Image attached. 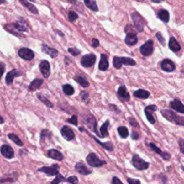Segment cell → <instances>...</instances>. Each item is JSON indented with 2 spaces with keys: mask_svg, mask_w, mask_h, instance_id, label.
Here are the masks:
<instances>
[{
  "mask_svg": "<svg viewBox=\"0 0 184 184\" xmlns=\"http://www.w3.org/2000/svg\"><path fill=\"white\" fill-rule=\"evenodd\" d=\"M161 114L169 122H173L177 125L184 126V117L177 116V114H176L171 110L163 109L161 110Z\"/></svg>",
  "mask_w": 184,
  "mask_h": 184,
  "instance_id": "cell-1",
  "label": "cell"
},
{
  "mask_svg": "<svg viewBox=\"0 0 184 184\" xmlns=\"http://www.w3.org/2000/svg\"><path fill=\"white\" fill-rule=\"evenodd\" d=\"M122 65L126 66H135L136 62L135 60L132 59L130 58H126V57H117L115 56L113 58V66L117 69L121 68Z\"/></svg>",
  "mask_w": 184,
  "mask_h": 184,
  "instance_id": "cell-2",
  "label": "cell"
},
{
  "mask_svg": "<svg viewBox=\"0 0 184 184\" xmlns=\"http://www.w3.org/2000/svg\"><path fill=\"white\" fill-rule=\"evenodd\" d=\"M87 162L90 166L95 167V168H99V167L107 164L106 161L100 160L99 157L97 155V154L94 153H92L88 155V156L87 157Z\"/></svg>",
  "mask_w": 184,
  "mask_h": 184,
  "instance_id": "cell-3",
  "label": "cell"
},
{
  "mask_svg": "<svg viewBox=\"0 0 184 184\" xmlns=\"http://www.w3.org/2000/svg\"><path fill=\"white\" fill-rule=\"evenodd\" d=\"M132 165L139 171L146 170L148 168L149 163L143 160L138 155L134 154L132 157Z\"/></svg>",
  "mask_w": 184,
  "mask_h": 184,
  "instance_id": "cell-4",
  "label": "cell"
},
{
  "mask_svg": "<svg viewBox=\"0 0 184 184\" xmlns=\"http://www.w3.org/2000/svg\"><path fill=\"white\" fill-rule=\"evenodd\" d=\"M132 19L134 22V24L137 30L139 33H141L144 30V27L145 25V23L144 19L142 18L140 14L138 12H134L132 14Z\"/></svg>",
  "mask_w": 184,
  "mask_h": 184,
  "instance_id": "cell-5",
  "label": "cell"
},
{
  "mask_svg": "<svg viewBox=\"0 0 184 184\" xmlns=\"http://www.w3.org/2000/svg\"><path fill=\"white\" fill-rule=\"evenodd\" d=\"M96 60H97V57H96L94 54H87V55H83L82 57L81 60V64L85 68H90L92 66H94Z\"/></svg>",
  "mask_w": 184,
  "mask_h": 184,
  "instance_id": "cell-6",
  "label": "cell"
},
{
  "mask_svg": "<svg viewBox=\"0 0 184 184\" xmlns=\"http://www.w3.org/2000/svg\"><path fill=\"white\" fill-rule=\"evenodd\" d=\"M59 166L58 164H53L51 166H44L43 168L38 169V171L45 173L49 176H57L59 173Z\"/></svg>",
  "mask_w": 184,
  "mask_h": 184,
  "instance_id": "cell-7",
  "label": "cell"
},
{
  "mask_svg": "<svg viewBox=\"0 0 184 184\" xmlns=\"http://www.w3.org/2000/svg\"><path fill=\"white\" fill-rule=\"evenodd\" d=\"M19 57L25 60H31L35 57V53L33 50L28 48H22L18 50Z\"/></svg>",
  "mask_w": 184,
  "mask_h": 184,
  "instance_id": "cell-8",
  "label": "cell"
},
{
  "mask_svg": "<svg viewBox=\"0 0 184 184\" xmlns=\"http://www.w3.org/2000/svg\"><path fill=\"white\" fill-rule=\"evenodd\" d=\"M83 122L86 125H87L88 127H89L91 130L94 132L98 136H100L99 133H98V131L97 129V122H96V119L94 117V116H92V115H90V116H86L85 119H83Z\"/></svg>",
  "mask_w": 184,
  "mask_h": 184,
  "instance_id": "cell-9",
  "label": "cell"
},
{
  "mask_svg": "<svg viewBox=\"0 0 184 184\" xmlns=\"http://www.w3.org/2000/svg\"><path fill=\"white\" fill-rule=\"evenodd\" d=\"M140 53L144 56H150L153 52V41L149 40L139 48Z\"/></svg>",
  "mask_w": 184,
  "mask_h": 184,
  "instance_id": "cell-10",
  "label": "cell"
},
{
  "mask_svg": "<svg viewBox=\"0 0 184 184\" xmlns=\"http://www.w3.org/2000/svg\"><path fill=\"white\" fill-rule=\"evenodd\" d=\"M23 75V71L19 69H13L11 71L7 73L5 78V82L7 85H11L13 83L14 78L21 76Z\"/></svg>",
  "mask_w": 184,
  "mask_h": 184,
  "instance_id": "cell-11",
  "label": "cell"
},
{
  "mask_svg": "<svg viewBox=\"0 0 184 184\" xmlns=\"http://www.w3.org/2000/svg\"><path fill=\"white\" fill-rule=\"evenodd\" d=\"M40 70L42 74L45 78H48L50 74V66L48 60H42L40 66Z\"/></svg>",
  "mask_w": 184,
  "mask_h": 184,
  "instance_id": "cell-12",
  "label": "cell"
},
{
  "mask_svg": "<svg viewBox=\"0 0 184 184\" xmlns=\"http://www.w3.org/2000/svg\"><path fill=\"white\" fill-rule=\"evenodd\" d=\"M61 134L63 137V138H65L66 140L68 141H71L75 137V134L73 131L72 130L70 127H68V126H63L61 129Z\"/></svg>",
  "mask_w": 184,
  "mask_h": 184,
  "instance_id": "cell-13",
  "label": "cell"
},
{
  "mask_svg": "<svg viewBox=\"0 0 184 184\" xmlns=\"http://www.w3.org/2000/svg\"><path fill=\"white\" fill-rule=\"evenodd\" d=\"M156 110H157V107L155 106V105H150V106L147 107L145 108V113L146 117L148 121L150 122V123L154 124L155 122V119L153 117L152 112H155Z\"/></svg>",
  "mask_w": 184,
  "mask_h": 184,
  "instance_id": "cell-14",
  "label": "cell"
},
{
  "mask_svg": "<svg viewBox=\"0 0 184 184\" xmlns=\"http://www.w3.org/2000/svg\"><path fill=\"white\" fill-rule=\"evenodd\" d=\"M161 68L164 71L172 72L176 69V66L172 60L169 59H164L161 63Z\"/></svg>",
  "mask_w": 184,
  "mask_h": 184,
  "instance_id": "cell-15",
  "label": "cell"
},
{
  "mask_svg": "<svg viewBox=\"0 0 184 184\" xmlns=\"http://www.w3.org/2000/svg\"><path fill=\"white\" fill-rule=\"evenodd\" d=\"M1 153L7 159H11L14 157V150L8 145H3L1 147Z\"/></svg>",
  "mask_w": 184,
  "mask_h": 184,
  "instance_id": "cell-16",
  "label": "cell"
},
{
  "mask_svg": "<svg viewBox=\"0 0 184 184\" xmlns=\"http://www.w3.org/2000/svg\"><path fill=\"white\" fill-rule=\"evenodd\" d=\"M117 96L120 99L123 100V101H129V98H130L129 92H127L124 86H120L118 91H117Z\"/></svg>",
  "mask_w": 184,
  "mask_h": 184,
  "instance_id": "cell-17",
  "label": "cell"
},
{
  "mask_svg": "<svg viewBox=\"0 0 184 184\" xmlns=\"http://www.w3.org/2000/svg\"><path fill=\"white\" fill-rule=\"evenodd\" d=\"M14 27L19 33H23V32H28L29 27L28 23H26L24 19H19L17 23H14Z\"/></svg>",
  "mask_w": 184,
  "mask_h": 184,
  "instance_id": "cell-18",
  "label": "cell"
},
{
  "mask_svg": "<svg viewBox=\"0 0 184 184\" xmlns=\"http://www.w3.org/2000/svg\"><path fill=\"white\" fill-rule=\"evenodd\" d=\"M48 157L53 159V160L61 161L63 159V155L55 149H50L48 151Z\"/></svg>",
  "mask_w": 184,
  "mask_h": 184,
  "instance_id": "cell-19",
  "label": "cell"
},
{
  "mask_svg": "<svg viewBox=\"0 0 184 184\" xmlns=\"http://www.w3.org/2000/svg\"><path fill=\"white\" fill-rule=\"evenodd\" d=\"M75 169L78 173L81 174V175L83 176H87L92 173V171L89 170V169L82 163H77L76 164Z\"/></svg>",
  "mask_w": 184,
  "mask_h": 184,
  "instance_id": "cell-20",
  "label": "cell"
},
{
  "mask_svg": "<svg viewBox=\"0 0 184 184\" xmlns=\"http://www.w3.org/2000/svg\"><path fill=\"white\" fill-rule=\"evenodd\" d=\"M170 107L171 109L176 110V111L184 114V105L182 104V102H181L180 100L176 99H174L173 101L171 102Z\"/></svg>",
  "mask_w": 184,
  "mask_h": 184,
  "instance_id": "cell-21",
  "label": "cell"
},
{
  "mask_svg": "<svg viewBox=\"0 0 184 184\" xmlns=\"http://www.w3.org/2000/svg\"><path fill=\"white\" fill-rule=\"evenodd\" d=\"M137 40H138V39H137V35L134 32L127 33L126 38H125V43L129 46L136 45Z\"/></svg>",
  "mask_w": 184,
  "mask_h": 184,
  "instance_id": "cell-22",
  "label": "cell"
},
{
  "mask_svg": "<svg viewBox=\"0 0 184 184\" xmlns=\"http://www.w3.org/2000/svg\"><path fill=\"white\" fill-rule=\"evenodd\" d=\"M149 146L150 147V148L153 150L154 152H155L156 153H158V154L160 155L162 158L164 159V160H169V158H171V155L170 154L165 153V152H163L160 148H158V147H157L154 143H150L149 144Z\"/></svg>",
  "mask_w": 184,
  "mask_h": 184,
  "instance_id": "cell-23",
  "label": "cell"
},
{
  "mask_svg": "<svg viewBox=\"0 0 184 184\" xmlns=\"http://www.w3.org/2000/svg\"><path fill=\"white\" fill-rule=\"evenodd\" d=\"M109 68V61L106 54H102L101 58H100L99 68L102 71H105Z\"/></svg>",
  "mask_w": 184,
  "mask_h": 184,
  "instance_id": "cell-24",
  "label": "cell"
},
{
  "mask_svg": "<svg viewBox=\"0 0 184 184\" xmlns=\"http://www.w3.org/2000/svg\"><path fill=\"white\" fill-rule=\"evenodd\" d=\"M42 51H43V53L48 54V55H50L52 58H56L58 55V52L56 49L49 48L48 46L46 45H43V47H42Z\"/></svg>",
  "mask_w": 184,
  "mask_h": 184,
  "instance_id": "cell-25",
  "label": "cell"
},
{
  "mask_svg": "<svg viewBox=\"0 0 184 184\" xmlns=\"http://www.w3.org/2000/svg\"><path fill=\"white\" fill-rule=\"evenodd\" d=\"M43 83V80L40 79V78H36V79L33 80V81L30 83V84L29 85L28 89L30 92H34V91H36L40 88L42 84Z\"/></svg>",
  "mask_w": 184,
  "mask_h": 184,
  "instance_id": "cell-26",
  "label": "cell"
},
{
  "mask_svg": "<svg viewBox=\"0 0 184 184\" xmlns=\"http://www.w3.org/2000/svg\"><path fill=\"white\" fill-rule=\"evenodd\" d=\"M169 48L171 49V50L173 51V52H178L181 50V46L179 45V43L177 42V40H176L175 38H170V40H169Z\"/></svg>",
  "mask_w": 184,
  "mask_h": 184,
  "instance_id": "cell-27",
  "label": "cell"
},
{
  "mask_svg": "<svg viewBox=\"0 0 184 184\" xmlns=\"http://www.w3.org/2000/svg\"><path fill=\"white\" fill-rule=\"evenodd\" d=\"M19 2L23 4V5L28 9L29 11H30L31 13L33 14H38V9L36 8V7L33 5V4L30 3V2H28V1H24V0H20Z\"/></svg>",
  "mask_w": 184,
  "mask_h": 184,
  "instance_id": "cell-28",
  "label": "cell"
},
{
  "mask_svg": "<svg viewBox=\"0 0 184 184\" xmlns=\"http://www.w3.org/2000/svg\"><path fill=\"white\" fill-rule=\"evenodd\" d=\"M150 94L149 92L143 89H138L134 92V97L139 98V99H148L150 97Z\"/></svg>",
  "mask_w": 184,
  "mask_h": 184,
  "instance_id": "cell-29",
  "label": "cell"
},
{
  "mask_svg": "<svg viewBox=\"0 0 184 184\" xmlns=\"http://www.w3.org/2000/svg\"><path fill=\"white\" fill-rule=\"evenodd\" d=\"M158 16L159 19H160L162 21L165 22V23H168L169 22L170 15H169V12L166 9H160L158 12Z\"/></svg>",
  "mask_w": 184,
  "mask_h": 184,
  "instance_id": "cell-30",
  "label": "cell"
},
{
  "mask_svg": "<svg viewBox=\"0 0 184 184\" xmlns=\"http://www.w3.org/2000/svg\"><path fill=\"white\" fill-rule=\"evenodd\" d=\"M75 79L76 81V82L78 83L83 87V88H87L89 87V83L88 82V81L87 80V78L85 77H83L81 75H77L75 77Z\"/></svg>",
  "mask_w": 184,
  "mask_h": 184,
  "instance_id": "cell-31",
  "label": "cell"
},
{
  "mask_svg": "<svg viewBox=\"0 0 184 184\" xmlns=\"http://www.w3.org/2000/svg\"><path fill=\"white\" fill-rule=\"evenodd\" d=\"M4 28H5V30L8 31L9 33L13 34L14 35L19 36V35H20V33H19V32L17 30L15 27H14V23L6 24V25L4 26Z\"/></svg>",
  "mask_w": 184,
  "mask_h": 184,
  "instance_id": "cell-32",
  "label": "cell"
},
{
  "mask_svg": "<svg viewBox=\"0 0 184 184\" xmlns=\"http://www.w3.org/2000/svg\"><path fill=\"white\" fill-rule=\"evenodd\" d=\"M109 125V122L106 121L100 127V132H101V137H106L109 136V132H108V127Z\"/></svg>",
  "mask_w": 184,
  "mask_h": 184,
  "instance_id": "cell-33",
  "label": "cell"
},
{
  "mask_svg": "<svg viewBox=\"0 0 184 184\" xmlns=\"http://www.w3.org/2000/svg\"><path fill=\"white\" fill-rule=\"evenodd\" d=\"M84 4H86L88 8L90 9L91 10L94 11V12H98L99 11V8L97 5V2L96 1H90V0H86L84 1Z\"/></svg>",
  "mask_w": 184,
  "mask_h": 184,
  "instance_id": "cell-34",
  "label": "cell"
},
{
  "mask_svg": "<svg viewBox=\"0 0 184 184\" xmlns=\"http://www.w3.org/2000/svg\"><path fill=\"white\" fill-rule=\"evenodd\" d=\"M93 138H94V140L97 142V143H99L100 145H102L103 148H105L106 150H107L109 151H112L113 149H114V148H113V145H112V143H109V142H108V143H102V142H100L99 139H98L97 138H96L95 137H92Z\"/></svg>",
  "mask_w": 184,
  "mask_h": 184,
  "instance_id": "cell-35",
  "label": "cell"
},
{
  "mask_svg": "<svg viewBox=\"0 0 184 184\" xmlns=\"http://www.w3.org/2000/svg\"><path fill=\"white\" fill-rule=\"evenodd\" d=\"M117 131H118L119 135L121 136L122 138H127V137L129 136V130L126 127H119L118 129H117Z\"/></svg>",
  "mask_w": 184,
  "mask_h": 184,
  "instance_id": "cell-36",
  "label": "cell"
},
{
  "mask_svg": "<svg viewBox=\"0 0 184 184\" xmlns=\"http://www.w3.org/2000/svg\"><path fill=\"white\" fill-rule=\"evenodd\" d=\"M8 137L16 145H18L23 146V143L21 141V139L19 138V137L18 135H16V134H14L13 133H9L8 134Z\"/></svg>",
  "mask_w": 184,
  "mask_h": 184,
  "instance_id": "cell-37",
  "label": "cell"
},
{
  "mask_svg": "<svg viewBox=\"0 0 184 184\" xmlns=\"http://www.w3.org/2000/svg\"><path fill=\"white\" fill-rule=\"evenodd\" d=\"M63 91L66 95L71 96L74 94V89L69 84H65L63 86Z\"/></svg>",
  "mask_w": 184,
  "mask_h": 184,
  "instance_id": "cell-38",
  "label": "cell"
},
{
  "mask_svg": "<svg viewBox=\"0 0 184 184\" xmlns=\"http://www.w3.org/2000/svg\"><path fill=\"white\" fill-rule=\"evenodd\" d=\"M63 182H67V179L63 177L61 174L58 173L50 184H59L60 182H63Z\"/></svg>",
  "mask_w": 184,
  "mask_h": 184,
  "instance_id": "cell-39",
  "label": "cell"
},
{
  "mask_svg": "<svg viewBox=\"0 0 184 184\" xmlns=\"http://www.w3.org/2000/svg\"><path fill=\"white\" fill-rule=\"evenodd\" d=\"M38 99H40L42 102L44 103V104H45L48 107H49V108L53 107V104L50 101H49L48 99H46L45 97H44L42 95H39V94L38 95Z\"/></svg>",
  "mask_w": 184,
  "mask_h": 184,
  "instance_id": "cell-40",
  "label": "cell"
},
{
  "mask_svg": "<svg viewBox=\"0 0 184 184\" xmlns=\"http://www.w3.org/2000/svg\"><path fill=\"white\" fill-rule=\"evenodd\" d=\"M68 19H69L70 22H74L75 20H76L78 18V15L75 12L73 11H69L68 12Z\"/></svg>",
  "mask_w": 184,
  "mask_h": 184,
  "instance_id": "cell-41",
  "label": "cell"
},
{
  "mask_svg": "<svg viewBox=\"0 0 184 184\" xmlns=\"http://www.w3.org/2000/svg\"><path fill=\"white\" fill-rule=\"evenodd\" d=\"M67 122H68V123L72 124L73 125H75V126H77V124H78L77 116L76 115H73L71 118L67 119Z\"/></svg>",
  "mask_w": 184,
  "mask_h": 184,
  "instance_id": "cell-42",
  "label": "cell"
},
{
  "mask_svg": "<svg viewBox=\"0 0 184 184\" xmlns=\"http://www.w3.org/2000/svg\"><path fill=\"white\" fill-rule=\"evenodd\" d=\"M68 52H69L73 56H76L78 54L81 53V50H78V49L76 48H68Z\"/></svg>",
  "mask_w": 184,
  "mask_h": 184,
  "instance_id": "cell-43",
  "label": "cell"
},
{
  "mask_svg": "<svg viewBox=\"0 0 184 184\" xmlns=\"http://www.w3.org/2000/svg\"><path fill=\"white\" fill-rule=\"evenodd\" d=\"M81 97V99L82 101H83L84 102H88L89 101V93L87 92H81V94H80Z\"/></svg>",
  "mask_w": 184,
  "mask_h": 184,
  "instance_id": "cell-44",
  "label": "cell"
},
{
  "mask_svg": "<svg viewBox=\"0 0 184 184\" xmlns=\"http://www.w3.org/2000/svg\"><path fill=\"white\" fill-rule=\"evenodd\" d=\"M67 182L71 183V184H77L78 182V179L75 176H70L69 178H67Z\"/></svg>",
  "mask_w": 184,
  "mask_h": 184,
  "instance_id": "cell-45",
  "label": "cell"
},
{
  "mask_svg": "<svg viewBox=\"0 0 184 184\" xmlns=\"http://www.w3.org/2000/svg\"><path fill=\"white\" fill-rule=\"evenodd\" d=\"M48 135V136H51V133H50V131H48V129H43V130H42L41 135H40L41 139H45V137H47Z\"/></svg>",
  "mask_w": 184,
  "mask_h": 184,
  "instance_id": "cell-46",
  "label": "cell"
},
{
  "mask_svg": "<svg viewBox=\"0 0 184 184\" xmlns=\"http://www.w3.org/2000/svg\"><path fill=\"white\" fill-rule=\"evenodd\" d=\"M156 38L158 39L159 42H160L162 45H165V39H164L163 37L162 36L160 33H156Z\"/></svg>",
  "mask_w": 184,
  "mask_h": 184,
  "instance_id": "cell-47",
  "label": "cell"
},
{
  "mask_svg": "<svg viewBox=\"0 0 184 184\" xmlns=\"http://www.w3.org/2000/svg\"><path fill=\"white\" fill-rule=\"evenodd\" d=\"M127 182L129 184H141L140 181L139 180L134 178H127Z\"/></svg>",
  "mask_w": 184,
  "mask_h": 184,
  "instance_id": "cell-48",
  "label": "cell"
},
{
  "mask_svg": "<svg viewBox=\"0 0 184 184\" xmlns=\"http://www.w3.org/2000/svg\"><path fill=\"white\" fill-rule=\"evenodd\" d=\"M179 147H180L181 153L184 154V139H179Z\"/></svg>",
  "mask_w": 184,
  "mask_h": 184,
  "instance_id": "cell-49",
  "label": "cell"
},
{
  "mask_svg": "<svg viewBox=\"0 0 184 184\" xmlns=\"http://www.w3.org/2000/svg\"><path fill=\"white\" fill-rule=\"evenodd\" d=\"M92 44L93 47H94V48H97L98 46L99 45V40H97V39L94 38V39H92Z\"/></svg>",
  "mask_w": 184,
  "mask_h": 184,
  "instance_id": "cell-50",
  "label": "cell"
},
{
  "mask_svg": "<svg viewBox=\"0 0 184 184\" xmlns=\"http://www.w3.org/2000/svg\"><path fill=\"white\" fill-rule=\"evenodd\" d=\"M129 120H130V121H129V124H130L132 127H139V124L137 123L136 121H135V120H134V119L130 118V119H129Z\"/></svg>",
  "mask_w": 184,
  "mask_h": 184,
  "instance_id": "cell-51",
  "label": "cell"
},
{
  "mask_svg": "<svg viewBox=\"0 0 184 184\" xmlns=\"http://www.w3.org/2000/svg\"><path fill=\"white\" fill-rule=\"evenodd\" d=\"M112 184H123L117 177H113Z\"/></svg>",
  "mask_w": 184,
  "mask_h": 184,
  "instance_id": "cell-52",
  "label": "cell"
},
{
  "mask_svg": "<svg viewBox=\"0 0 184 184\" xmlns=\"http://www.w3.org/2000/svg\"><path fill=\"white\" fill-rule=\"evenodd\" d=\"M138 138H139V134H137L136 132H132V139H137Z\"/></svg>",
  "mask_w": 184,
  "mask_h": 184,
  "instance_id": "cell-53",
  "label": "cell"
},
{
  "mask_svg": "<svg viewBox=\"0 0 184 184\" xmlns=\"http://www.w3.org/2000/svg\"><path fill=\"white\" fill-rule=\"evenodd\" d=\"M4 68H5V66H4V63H1V68H2V73H1V76L3 75L4 71Z\"/></svg>",
  "mask_w": 184,
  "mask_h": 184,
  "instance_id": "cell-54",
  "label": "cell"
},
{
  "mask_svg": "<svg viewBox=\"0 0 184 184\" xmlns=\"http://www.w3.org/2000/svg\"><path fill=\"white\" fill-rule=\"evenodd\" d=\"M58 33L60 34V36H64V34H63V33H61V32H60V31H58Z\"/></svg>",
  "mask_w": 184,
  "mask_h": 184,
  "instance_id": "cell-55",
  "label": "cell"
},
{
  "mask_svg": "<svg viewBox=\"0 0 184 184\" xmlns=\"http://www.w3.org/2000/svg\"><path fill=\"white\" fill-rule=\"evenodd\" d=\"M3 122H4V119H3V118H2V121H1V123L2 124V123H3Z\"/></svg>",
  "mask_w": 184,
  "mask_h": 184,
  "instance_id": "cell-56",
  "label": "cell"
},
{
  "mask_svg": "<svg viewBox=\"0 0 184 184\" xmlns=\"http://www.w3.org/2000/svg\"><path fill=\"white\" fill-rule=\"evenodd\" d=\"M182 168L183 169V171H184V168H183V167H182Z\"/></svg>",
  "mask_w": 184,
  "mask_h": 184,
  "instance_id": "cell-57",
  "label": "cell"
}]
</instances>
